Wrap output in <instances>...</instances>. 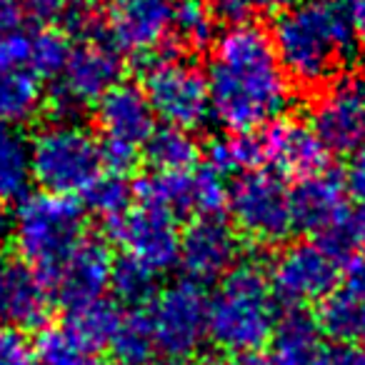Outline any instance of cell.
<instances>
[{
  "mask_svg": "<svg viewBox=\"0 0 365 365\" xmlns=\"http://www.w3.org/2000/svg\"><path fill=\"white\" fill-rule=\"evenodd\" d=\"M101 128L103 165L118 175H128L140 160L148 140L155 133V115L140 86L118 83L96 106Z\"/></svg>",
  "mask_w": 365,
  "mask_h": 365,
  "instance_id": "cell-8",
  "label": "cell"
},
{
  "mask_svg": "<svg viewBox=\"0 0 365 365\" xmlns=\"http://www.w3.org/2000/svg\"><path fill=\"white\" fill-rule=\"evenodd\" d=\"M140 91L150 110L168 128L198 130L210 118V93L205 76L175 53H155L143 68Z\"/></svg>",
  "mask_w": 365,
  "mask_h": 365,
  "instance_id": "cell-7",
  "label": "cell"
},
{
  "mask_svg": "<svg viewBox=\"0 0 365 365\" xmlns=\"http://www.w3.org/2000/svg\"><path fill=\"white\" fill-rule=\"evenodd\" d=\"M343 188L358 205H365V143L355 148L345 160Z\"/></svg>",
  "mask_w": 365,
  "mask_h": 365,
  "instance_id": "cell-38",
  "label": "cell"
},
{
  "mask_svg": "<svg viewBox=\"0 0 365 365\" xmlns=\"http://www.w3.org/2000/svg\"><path fill=\"white\" fill-rule=\"evenodd\" d=\"M88 3H91V6H115V3H120V0H88Z\"/></svg>",
  "mask_w": 365,
  "mask_h": 365,
  "instance_id": "cell-42",
  "label": "cell"
},
{
  "mask_svg": "<svg viewBox=\"0 0 365 365\" xmlns=\"http://www.w3.org/2000/svg\"><path fill=\"white\" fill-rule=\"evenodd\" d=\"M0 365H36L33 343L18 328H0Z\"/></svg>",
  "mask_w": 365,
  "mask_h": 365,
  "instance_id": "cell-37",
  "label": "cell"
},
{
  "mask_svg": "<svg viewBox=\"0 0 365 365\" xmlns=\"http://www.w3.org/2000/svg\"><path fill=\"white\" fill-rule=\"evenodd\" d=\"M108 348L118 365H150L158 355L150 315L143 310H130L123 315Z\"/></svg>",
  "mask_w": 365,
  "mask_h": 365,
  "instance_id": "cell-26",
  "label": "cell"
},
{
  "mask_svg": "<svg viewBox=\"0 0 365 365\" xmlns=\"http://www.w3.org/2000/svg\"><path fill=\"white\" fill-rule=\"evenodd\" d=\"M208 58L210 115L228 133H255L280 120L293 103L270 33L255 23H235L213 41Z\"/></svg>",
  "mask_w": 365,
  "mask_h": 365,
  "instance_id": "cell-1",
  "label": "cell"
},
{
  "mask_svg": "<svg viewBox=\"0 0 365 365\" xmlns=\"http://www.w3.org/2000/svg\"><path fill=\"white\" fill-rule=\"evenodd\" d=\"M345 195L348 193L343 188V180L328 170L303 178L290 190L295 228L305 230L310 235H318V240L325 238L348 210Z\"/></svg>",
  "mask_w": 365,
  "mask_h": 365,
  "instance_id": "cell-21",
  "label": "cell"
},
{
  "mask_svg": "<svg viewBox=\"0 0 365 365\" xmlns=\"http://www.w3.org/2000/svg\"><path fill=\"white\" fill-rule=\"evenodd\" d=\"M328 360L330 350L318 320L303 310H293L280 318L268 353L253 355L243 365H328Z\"/></svg>",
  "mask_w": 365,
  "mask_h": 365,
  "instance_id": "cell-22",
  "label": "cell"
},
{
  "mask_svg": "<svg viewBox=\"0 0 365 365\" xmlns=\"http://www.w3.org/2000/svg\"><path fill=\"white\" fill-rule=\"evenodd\" d=\"M93 365H118V363H101V360H93Z\"/></svg>",
  "mask_w": 365,
  "mask_h": 365,
  "instance_id": "cell-43",
  "label": "cell"
},
{
  "mask_svg": "<svg viewBox=\"0 0 365 365\" xmlns=\"http://www.w3.org/2000/svg\"><path fill=\"white\" fill-rule=\"evenodd\" d=\"M110 290L123 305L130 310H143L150 305L158 295V275L148 270L145 265L135 263L130 258H123L113 268Z\"/></svg>",
  "mask_w": 365,
  "mask_h": 365,
  "instance_id": "cell-32",
  "label": "cell"
},
{
  "mask_svg": "<svg viewBox=\"0 0 365 365\" xmlns=\"http://www.w3.org/2000/svg\"><path fill=\"white\" fill-rule=\"evenodd\" d=\"M11 215V240L21 260H26L51 288L73 250L86 240V210L73 198L33 193L26 195Z\"/></svg>",
  "mask_w": 365,
  "mask_h": 365,
  "instance_id": "cell-4",
  "label": "cell"
},
{
  "mask_svg": "<svg viewBox=\"0 0 365 365\" xmlns=\"http://www.w3.org/2000/svg\"><path fill=\"white\" fill-rule=\"evenodd\" d=\"M310 128L328 153H350L365 143V83L340 78L323 88L310 108Z\"/></svg>",
  "mask_w": 365,
  "mask_h": 365,
  "instance_id": "cell-14",
  "label": "cell"
},
{
  "mask_svg": "<svg viewBox=\"0 0 365 365\" xmlns=\"http://www.w3.org/2000/svg\"><path fill=\"white\" fill-rule=\"evenodd\" d=\"M270 41L290 86L323 91L358 61L355 8L348 0H295L278 13Z\"/></svg>",
  "mask_w": 365,
  "mask_h": 365,
  "instance_id": "cell-2",
  "label": "cell"
},
{
  "mask_svg": "<svg viewBox=\"0 0 365 365\" xmlns=\"http://www.w3.org/2000/svg\"><path fill=\"white\" fill-rule=\"evenodd\" d=\"M120 318L123 313L118 310V305L113 300L101 298L96 303L73 308L66 325L88 350H96L103 348V345H110L113 335L120 325Z\"/></svg>",
  "mask_w": 365,
  "mask_h": 365,
  "instance_id": "cell-30",
  "label": "cell"
},
{
  "mask_svg": "<svg viewBox=\"0 0 365 365\" xmlns=\"http://www.w3.org/2000/svg\"><path fill=\"white\" fill-rule=\"evenodd\" d=\"M240 235L220 215L195 218L180 233L178 265L193 283H213L238 265Z\"/></svg>",
  "mask_w": 365,
  "mask_h": 365,
  "instance_id": "cell-15",
  "label": "cell"
},
{
  "mask_svg": "<svg viewBox=\"0 0 365 365\" xmlns=\"http://www.w3.org/2000/svg\"><path fill=\"white\" fill-rule=\"evenodd\" d=\"M215 16H223L225 21L250 23V18L270 16V13H283L295 0H208Z\"/></svg>",
  "mask_w": 365,
  "mask_h": 365,
  "instance_id": "cell-36",
  "label": "cell"
},
{
  "mask_svg": "<svg viewBox=\"0 0 365 365\" xmlns=\"http://www.w3.org/2000/svg\"><path fill=\"white\" fill-rule=\"evenodd\" d=\"M0 3H13V0H0Z\"/></svg>",
  "mask_w": 365,
  "mask_h": 365,
  "instance_id": "cell-44",
  "label": "cell"
},
{
  "mask_svg": "<svg viewBox=\"0 0 365 365\" xmlns=\"http://www.w3.org/2000/svg\"><path fill=\"white\" fill-rule=\"evenodd\" d=\"M148 163L155 173H182L195 170L200 160V148L193 140V135L178 128H160L153 133L145 150Z\"/></svg>",
  "mask_w": 365,
  "mask_h": 365,
  "instance_id": "cell-28",
  "label": "cell"
},
{
  "mask_svg": "<svg viewBox=\"0 0 365 365\" xmlns=\"http://www.w3.org/2000/svg\"><path fill=\"white\" fill-rule=\"evenodd\" d=\"M343 260L323 240H303L283 248L270 268V285L275 298L303 310L305 305L320 303L338 285L343 275Z\"/></svg>",
  "mask_w": 365,
  "mask_h": 365,
  "instance_id": "cell-11",
  "label": "cell"
},
{
  "mask_svg": "<svg viewBox=\"0 0 365 365\" xmlns=\"http://www.w3.org/2000/svg\"><path fill=\"white\" fill-rule=\"evenodd\" d=\"M258 138L263 148V163H270V170L278 175H293L303 180L325 170L328 150L308 123L280 118L265 125Z\"/></svg>",
  "mask_w": 365,
  "mask_h": 365,
  "instance_id": "cell-17",
  "label": "cell"
},
{
  "mask_svg": "<svg viewBox=\"0 0 365 365\" xmlns=\"http://www.w3.org/2000/svg\"><path fill=\"white\" fill-rule=\"evenodd\" d=\"M113 268L110 248L98 238H86L51 283L53 300H61L68 310L96 303L110 288Z\"/></svg>",
  "mask_w": 365,
  "mask_h": 365,
  "instance_id": "cell-19",
  "label": "cell"
},
{
  "mask_svg": "<svg viewBox=\"0 0 365 365\" xmlns=\"http://www.w3.org/2000/svg\"><path fill=\"white\" fill-rule=\"evenodd\" d=\"M123 78V58L113 43L101 36L81 38L58 76L51 101L61 120H71L81 108L98 106Z\"/></svg>",
  "mask_w": 365,
  "mask_h": 365,
  "instance_id": "cell-9",
  "label": "cell"
},
{
  "mask_svg": "<svg viewBox=\"0 0 365 365\" xmlns=\"http://www.w3.org/2000/svg\"><path fill=\"white\" fill-rule=\"evenodd\" d=\"M328 365H365L363 345H340L338 350H330Z\"/></svg>",
  "mask_w": 365,
  "mask_h": 365,
  "instance_id": "cell-39",
  "label": "cell"
},
{
  "mask_svg": "<svg viewBox=\"0 0 365 365\" xmlns=\"http://www.w3.org/2000/svg\"><path fill=\"white\" fill-rule=\"evenodd\" d=\"M53 310V293L41 275L0 248V320L8 328H41Z\"/></svg>",
  "mask_w": 365,
  "mask_h": 365,
  "instance_id": "cell-16",
  "label": "cell"
},
{
  "mask_svg": "<svg viewBox=\"0 0 365 365\" xmlns=\"http://www.w3.org/2000/svg\"><path fill=\"white\" fill-rule=\"evenodd\" d=\"M71 56V43L61 31H38L31 43V71L38 78L58 81Z\"/></svg>",
  "mask_w": 365,
  "mask_h": 365,
  "instance_id": "cell-34",
  "label": "cell"
},
{
  "mask_svg": "<svg viewBox=\"0 0 365 365\" xmlns=\"http://www.w3.org/2000/svg\"><path fill=\"white\" fill-rule=\"evenodd\" d=\"M165 365H182V363H165Z\"/></svg>",
  "mask_w": 365,
  "mask_h": 365,
  "instance_id": "cell-45",
  "label": "cell"
},
{
  "mask_svg": "<svg viewBox=\"0 0 365 365\" xmlns=\"http://www.w3.org/2000/svg\"><path fill=\"white\" fill-rule=\"evenodd\" d=\"M280 323L270 275L255 263H238L208 298V338L228 355H258Z\"/></svg>",
  "mask_w": 365,
  "mask_h": 365,
  "instance_id": "cell-3",
  "label": "cell"
},
{
  "mask_svg": "<svg viewBox=\"0 0 365 365\" xmlns=\"http://www.w3.org/2000/svg\"><path fill=\"white\" fill-rule=\"evenodd\" d=\"M31 182V145L16 125L0 123V205L21 203Z\"/></svg>",
  "mask_w": 365,
  "mask_h": 365,
  "instance_id": "cell-23",
  "label": "cell"
},
{
  "mask_svg": "<svg viewBox=\"0 0 365 365\" xmlns=\"http://www.w3.org/2000/svg\"><path fill=\"white\" fill-rule=\"evenodd\" d=\"M225 205L238 235L255 245L273 248L285 243L295 230L288 182L270 168H255L235 178Z\"/></svg>",
  "mask_w": 365,
  "mask_h": 365,
  "instance_id": "cell-6",
  "label": "cell"
},
{
  "mask_svg": "<svg viewBox=\"0 0 365 365\" xmlns=\"http://www.w3.org/2000/svg\"><path fill=\"white\" fill-rule=\"evenodd\" d=\"M173 0H120L110 13V41L118 51L155 56L170 38Z\"/></svg>",
  "mask_w": 365,
  "mask_h": 365,
  "instance_id": "cell-20",
  "label": "cell"
},
{
  "mask_svg": "<svg viewBox=\"0 0 365 365\" xmlns=\"http://www.w3.org/2000/svg\"><path fill=\"white\" fill-rule=\"evenodd\" d=\"M23 11L31 21L46 26L48 31L63 28L78 38L98 36L96 18L81 0H23Z\"/></svg>",
  "mask_w": 365,
  "mask_h": 365,
  "instance_id": "cell-29",
  "label": "cell"
},
{
  "mask_svg": "<svg viewBox=\"0 0 365 365\" xmlns=\"http://www.w3.org/2000/svg\"><path fill=\"white\" fill-rule=\"evenodd\" d=\"M148 315L158 353L170 358V363L198 353L208 338V295L188 278L158 290Z\"/></svg>",
  "mask_w": 365,
  "mask_h": 365,
  "instance_id": "cell-10",
  "label": "cell"
},
{
  "mask_svg": "<svg viewBox=\"0 0 365 365\" xmlns=\"http://www.w3.org/2000/svg\"><path fill=\"white\" fill-rule=\"evenodd\" d=\"M170 38L185 51H200L213 46L215 13L208 0H173Z\"/></svg>",
  "mask_w": 365,
  "mask_h": 365,
  "instance_id": "cell-27",
  "label": "cell"
},
{
  "mask_svg": "<svg viewBox=\"0 0 365 365\" xmlns=\"http://www.w3.org/2000/svg\"><path fill=\"white\" fill-rule=\"evenodd\" d=\"M360 345H363V350H365V340H363V343H360Z\"/></svg>",
  "mask_w": 365,
  "mask_h": 365,
  "instance_id": "cell-46",
  "label": "cell"
},
{
  "mask_svg": "<svg viewBox=\"0 0 365 365\" xmlns=\"http://www.w3.org/2000/svg\"><path fill=\"white\" fill-rule=\"evenodd\" d=\"M135 195L140 203L165 208L173 215L208 218L228 203V185L223 175L205 165L182 173H153L138 182Z\"/></svg>",
  "mask_w": 365,
  "mask_h": 365,
  "instance_id": "cell-12",
  "label": "cell"
},
{
  "mask_svg": "<svg viewBox=\"0 0 365 365\" xmlns=\"http://www.w3.org/2000/svg\"><path fill=\"white\" fill-rule=\"evenodd\" d=\"M320 240L340 258H355L358 253H365V205L345 210L335 228Z\"/></svg>",
  "mask_w": 365,
  "mask_h": 365,
  "instance_id": "cell-35",
  "label": "cell"
},
{
  "mask_svg": "<svg viewBox=\"0 0 365 365\" xmlns=\"http://www.w3.org/2000/svg\"><path fill=\"white\" fill-rule=\"evenodd\" d=\"M318 328L340 345L365 340V258H348L338 285L318 303Z\"/></svg>",
  "mask_w": 365,
  "mask_h": 365,
  "instance_id": "cell-18",
  "label": "cell"
},
{
  "mask_svg": "<svg viewBox=\"0 0 365 365\" xmlns=\"http://www.w3.org/2000/svg\"><path fill=\"white\" fill-rule=\"evenodd\" d=\"M31 175L43 193L73 198L103 175L101 140L76 120H53L28 140Z\"/></svg>",
  "mask_w": 365,
  "mask_h": 365,
  "instance_id": "cell-5",
  "label": "cell"
},
{
  "mask_svg": "<svg viewBox=\"0 0 365 365\" xmlns=\"http://www.w3.org/2000/svg\"><path fill=\"white\" fill-rule=\"evenodd\" d=\"M355 31H358V41L365 48V0H360L355 8Z\"/></svg>",
  "mask_w": 365,
  "mask_h": 365,
  "instance_id": "cell-40",
  "label": "cell"
},
{
  "mask_svg": "<svg viewBox=\"0 0 365 365\" xmlns=\"http://www.w3.org/2000/svg\"><path fill=\"white\" fill-rule=\"evenodd\" d=\"M43 88L41 78L28 68L0 71V123L18 125L41 110Z\"/></svg>",
  "mask_w": 365,
  "mask_h": 365,
  "instance_id": "cell-24",
  "label": "cell"
},
{
  "mask_svg": "<svg viewBox=\"0 0 365 365\" xmlns=\"http://www.w3.org/2000/svg\"><path fill=\"white\" fill-rule=\"evenodd\" d=\"M203 365H243V363H235V360H230V358H213Z\"/></svg>",
  "mask_w": 365,
  "mask_h": 365,
  "instance_id": "cell-41",
  "label": "cell"
},
{
  "mask_svg": "<svg viewBox=\"0 0 365 365\" xmlns=\"http://www.w3.org/2000/svg\"><path fill=\"white\" fill-rule=\"evenodd\" d=\"M108 230L123 245L125 258L145 265L155 275L178 265L182 230L178 228V215L170 210L138 203Z\"/></svg>",
  "mask_w": 365,
  "mask_h": 365,
  "instance_id": "cell-13",
  "label": "cell"
},
{
  "mask_svg": "<svg viewBox=\"0 0 365 365\" xmlns=\"http://www.w3.org/2000/svg\"><path fill=\"white\" fill-rule=\"evenodd\" d=\"M83 195H86V208L110 228L130 210L133 188L128 185L125 175L108 173V175L98 178Z\"/></svg>",
  "mask_w": 365,
  "mask_h": 365,
  "instance_id": "cell-33",
  "label": "cell"
},
{
  "mask_svg": "<svg viewBox=\"0 0 365 365\" xmlns=\"http://www.w3.org/2000/svg\"><path fill=\"white\" fill-rule=\"evenodd\" d=\"M36 365H93L86 345L73 335L68 325H48L33 343Z\"/></svg>",
  "mask_w": 365,
  "mask_h": 365,
  "instance_id": "cell-31",
  "label": "cell"
},
{
  "mask_svg": "<svg viewBox=\"0 0 365 365\" xmlns=\"http://www.w3.org/2000/svg\"><path fill=\"white\" fill-rule=\"evenodd\" d=\"M208 168L218 175H243L263 163V148L255 133H228L223 138H213L205 145Z\"/></svg>",
  "mask_w": 365,
  "mask_h": 365,
  "instance_id": "cell-25",
  "label": "cell"
}]
</instances>
